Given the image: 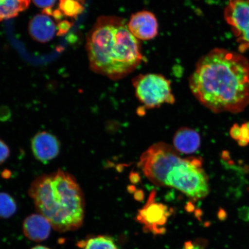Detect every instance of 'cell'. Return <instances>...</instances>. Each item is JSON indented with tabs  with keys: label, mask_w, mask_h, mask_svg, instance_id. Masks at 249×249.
<instances>
[{
	"label": "cell",
	"mask_w": 249,
	"mask_h": 249,
	"mask_svg": "<svg viewBox=\"0 0 249 249\" xmlns=\"http://www.w3.org/2000/svg\"><path fill=\"white\" fill-rule=\"evenodd\" d=\"M189 87L214 113H239L249 105V62L239 53L214 49L198 60Z\"/></svg>",
	"instance_id": "obj_1"
},
{
	"label": "cell",
	"mask_w": 249,
	"mask_h": 249,
	"mask_svg": "<svg viewBox=\"0 0 249 249\" xmlns=\"http://www.w3.org/2000/svg\"><path fill=\"white\" fill-rule=\"evenodd\" d=\"M86 49L90 69L114 80L125 77L144 60L139 40L126 20L115 16L98 18L87 35Z\"/></svg>",
	"instance_id": "obj_2"
},
{
	"label": "cell",
	"mask_w": 249,
	"mask_h": 249,
	"mask_svg": "<svg viewBox=\"0 0 249 249\" xmlns=\"http://www.w3.org/2000/svg\"><path fill=\"white\" fill-rule=\"evenodd\" d=\"M29 195L36 210L56 231H74L85 216V196L76 179L62 170L40 176L30 187Z\"/></svg>",
	"instance_id": "obj_3"
},
{
	"label": "cell",
	"mask_w": 249,
	"mask_h": 249,
	"mask_svg": "<svg viewBox=\"0 0 249 249\" xmlns=\"http://www.w3.org/2000/svg\"><path fill=\"white\" fill-rule=\"evenodd\" d=\"M139 166L155 185L177 189L195 201L209 194V180L201 159L182 158L166 143L149 147L140 157Z\"/></svg>",
	"instance_id": "obj_4"
},
{
	"label": "cell",
	"mask_w": 249,
	"mask_h": 249,
	"mask_svg": "<svg viewBox=\"0 0 249 249\" xmlns=\"http://www.w3.org/2000/svg\"><path fill=\"white\" fill-rule=\"evenodd\" d=\"M132 83L137 98L148 108L173 104L176 101L170 81L161 74H140L134 78Z\"/></svg>",
	"instance_id": "obj_5"
},
{
	"label": "cell",
	"mask_w": 249,
	"mask_h": 249,
	"mask_svg": "<svg viewBox=\"0 0 249 249\" xmlns=\"http://www.w3.org/2000/svg\"><path fill=\"white\" fill-rule=\"evenodd\" d=\"M225 18L236 39L239 51L249 50V0H229Z\"/></svg>",
	"instance_id": "obj_6"
},
{
	"label": "cell",
	"mask_w": 249,
	"mask_h": 249,
	"mask_svg": "<svg viewBox=\"0 0 249 249\" xmlns=\"http://www.w3.org/2000/svg\"><path fill=\"white\" fill-rule=\"evenodd\" d=\"M155 195L152 192L147 203L139 211L136 218L144 231L161 235L166 231V226L171 212L166 205L155 201Z\"/></svg>",
	"instance_id": "obj_7"
},
{
	"label": "cell",
	"mask_w": 249,
	"mask_h": 249,
	"mask_svg": "<svg viewBox=\"0 0 249 249\" xmlns=\"http://www.w3.org/2000/svg\"><path fill=\"white\" fill-rule=\"evenodd\" d=\"M127 27L132 35L138 40H151L158 34L157 18L148 11H139L133 14L127 23Z\"/></svg>",
	"instance_id": "obj_8"
},
{
	"label": "cell",
	"mask_w": 249,
	"mask_h": 249,
	"mask_svg": "<svg viewBox=\"0 0 249 249\" xmlns=\"http://www.w3.org/2000/svg\"><path fill=\"white\" fill-rule=\"evenodd\" d=\"M60 142L57 137L46 132L36 133L31 140V149L37 160L47 163L58 157L60 151Z\"/></svg>",
	"instance_id": "obj_9"
},
{
	"label": "cell",
	"mask_w": 249,
	"mask_h": 249,
	"mask_svg": "<svg viewBox=\"0 0 249 249\" xmlns=\"http://www.w3.org/2000/svg\"><path fill=\"white\" fill-rule=\"evenodd\" d=\"M53 227L49 221L40 213H34L24 219L23 233L30 240L39 242L49 237Z\"/></svg>",
	"instance_id": "obj_10"
},
{
	"label": "cell",
	"mask_w": 249,
	"mask_h": 249,
	"mask_svg": "<svg viewBox=\"0 0 249 249\" xmlns=\"http://www.w3.org/2000/svg\"><path fill=\"white\" fill-rule=\"evenodd\" d=\"M30 35L34 40L40 43H46L54 38L57 29L49 16L44 14L35 16L29 25Z\"/></svg>",
	"instance_id": "obj_11"
},
{
	"label": "cell",
	"mask_w": 249,
	"mask_h": 249,
	"mask_svg": "<svg viewBox=\"0 0 249 249\" xmlns=\"http://www.w3.org/2000/svg\"><path fill=\"white\" fill-rule=\"evenodd\" d=\"M173 143L174 148L180 153L191 154L200 147V136L194 129L182 127L174 135Z\"/></svg>",
	"instance_id": "obj_12"
},
{
	"label": "cell",
	"mask_w": 249,
	"mask_h": 249,
	"mask_svg": "<svg viewBox=\"0 0 249 249\" xmlns=\"http://www.w3.org/2000/svg\"><path fill=\"white\" fill-rule=\"evenodd\" d=\"M31 0H0V21L15 18L28 8Z\"/></svg>",
	"instance_id": "obj_13"
},
{
	"label": "cell",
	"mask_w": 249,
	"mask_h": 249,
	"mask_svg": "<svg viewBox=\"0 0 249 249\" xmlns=\"http://www.w3.org/2000/svg\"><path fill=\"white\" fill-rule=\"evenodd\" d=\"M79 249H119L114 239L110 236H92L76 244Z\"/></svg>",
	"instance_id": "obj_14"
},
{
	"label": "cell",
	"mask_w": 249,
	"mask_h": 249,
	"mask_svg": "<svg viewBox=\"0 0 249 249\" xmlns=\"http://www.w3.org/2000/svg\"><path fill=\"white\" fill-rule=\"evenodd\" d=\"M17 210V202L10 195L0 193V218L7 219L14 215Z\"/></svg>",
	"instance_id": "obj_15"
},
{
	"label": "cell",
	"mask_w": 249,
	"mask_h": 249,
	"mask_svg": "<svg viewBox=\"0 0 249 249\" xmlns=\"http://www.w3.org/2000/svg\"><path fill=\"white\" fill-rule=\"evenodd\" d=\"M84 9L82 4L76 0H60L59 2V10L68 17L76 18L83 13Z\"/></svg>",
	"instance_id": "obj_16"
},
{
	"label": "cell",
	"mask_w": 249,
	"mask_h": 249,
	"mask_svg": "<svg viewBox=\"0 0 249 249\" xmlns=\"http://www.w3.org/2000/svg\"><path fill=\"white\" fill-rule=\"evenodd\" d=\"M72 23L67 20H62L57 25V35L58 36H64L69 32L71 28L72 27Z\"/></svg>",
	"instance_id": "obj_17"
},
{
	"label": "cell",
	"mask_w": 249,
	"mask_h": 249,
	"mask_svg": "<svg viewBox=\"0 0 249 249\" xmlns=\"http://www.w3.org/2000/svg\"><path fill=\"white\" fill-rule=\"evenodd\" d=\"M10 156V149L7 144L0 139V164L4 163Z\"/></svg>",
	"instance_id": "obj_18"
},
{
	"label": "cell",
	"mask_w": 249,
	"mask_h": 249,
	"mask_svg": "<svg viewBox=\"0 0 249 249\" xmlns=\"http://www.w3.org/2000/svg\"><path fill=\"white\" fill-rule=\"evenodd\" d=\"M205 245L203 240L189 241L185 243L182 249H205Z\"/></svg>",
	"instance_id": "obj_19"
},
{
	"label": "cell",
	"mask_w": 249,
	"mask_h": 249,
	"mask_svg": "<svg viewBox=\"0 0 249 249\" xmlns=\"http://www.w3.org/2000/svg\"><path fill=\"white\" fill-rule=\"evenodd\" d=\"M34 4L37 7L43 9L53 7L57 0H33Z\"/></svg>",
	"instance_id": "obj_20"
},
{
	"label": "cell",
	"mask_w": 249,
	"mask_h": 249,
	"mask_svg": "<svg viewBox=\"0 0 249 249\" xmlns=\"http://www.w3.org/2000/svg\"><path fill=\"white\" fill-rule=\"evenodd\" d=\"M241 127L238 124H233L231 129H230V136L231 138L238 141L241 138Z\"/></svg>",
	"instance_id": "obj_21"
},
{
	"label": "cell",
	"mask_w": 249,
	"mask_h": 249,
	"mask_svg": "<svg viewBox=\"0 0 249 249\" xmlns=\"http://www.w3.org/2000/svg\"><path fill=\"white\" fill-rule=\"evenodd\" d=\"M241 134L239 139L245 140L249 142V130L246 127L245 124L241 126Z\"/></svg>",
	"instance_id": "obj_22"
},
{
	"label": "cell",
	"mask_w": 249,
	"mask_h": 249,
	"mask_svg": "<svg viewBox=\"0 0 249 249\" xmlns=\"http://www.w3.org/2000/svg\"><path fill=\"white\" fill-rule=\"evenodd\" d=\"M51 16H52L56 20L60 21L62 19V18H63L64 15L57 9L53 11Z\"/></svg>",
	"instance_id": "obj_23"
},
{
	"label": "cell",
	"mask_w": 249,
	"mask_h": 249,
	"mask_svg": "<svg viewBox=\"0 0 249 249\" xmlns=\"http://www.w3.org/2000/svg\"><path fill=\"white\" fill-rule=\"evenodd\" d=\"M239 213H240L241 217H244L246 219V217H247V214L249 217V208H242Z\"/></svg>",
	"instance_id": "obj_24"
},
{
	"label": "cell",
	"mask_w": 249,
	"mask_h": 249,
	"mask_svg": "<svg viewBox=\"0 0 249 249\" xmlns=\"http://www.w3.org/2000/svg\"><path fill=\"white\" fill-rule=\"evenodd\" d=\"M238 144L241 146V147H246V146H247L249 144V142L247 141H246L245 140L239 139L238 140Z\"/></svg>",
	"instance_id": "obj_25"
},
{
	"label": "cell",
	"mask_w": 249,
	"mask_h": 249,
	"mask_svg": "<svg viewBox=\"0 0 249 249\" xmlns=\"http://www.w3.org/2000/svg\"><path fill=\"white\" fill-rule=\"evenodd\" d=\"M31 249H51L48 247H44V246H36V247L33 248Z\"/></svg>",
	"instance_id": "obj_26"
},
{
	"label": "cell",
	"mask_w": 249,
	"mask_h": 249,
	"mask_svg": "<svg viewBox=\"0 0 249 249\" xmlns=\"http://www.w3.org/2000/svg\"><path fill=\"white\" fill-rule=\"evenodd\" d=\"M246 127H247V129L249 130V122L245 124Z\"/></svg>",
	"instance_id": "obj_27"
},
{
	"label": "cell",
	"mask_w": 249,
	"mask_h": 249,
	"mask_svg": "<svg viewBox=\"0 0 249 249\" xmlns=\"http://www.w3.org/2000/svg\"><path fill=\"white\" fill-rule=\"evenodd\" d=\"M76 1L80 2L81 4H83V2L85 1V0H76Z\"/></svg>",
	"instance_id": "obj_28"
}]
</instances>
